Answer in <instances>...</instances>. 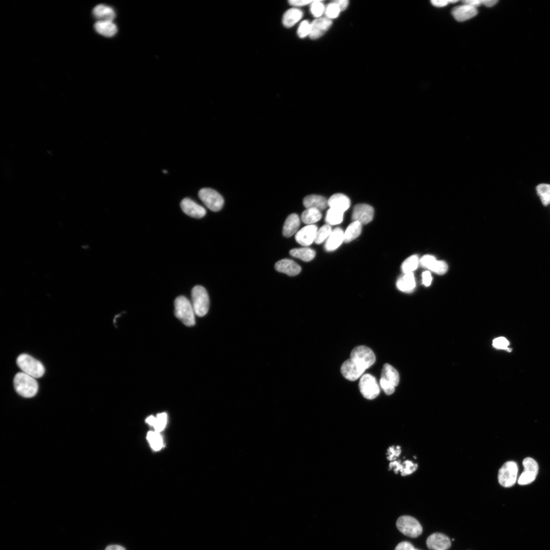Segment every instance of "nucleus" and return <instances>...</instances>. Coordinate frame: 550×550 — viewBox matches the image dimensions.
Instances as JSON below:
<instances>
[{"label":"nucleus","instance_id":"38","mask_svg":"<svg viewBox=\"0 0 550 550\" xmlns=\"http://www.w3.org/2000/svg\"><path fill=\"white\" fill-rule=\"evenodd\" d=\"M338 5L335 2L332 3L328 5L325 10L326 18L332 20L338 17L341 12Z\"/></svg>","mask_w":550,"mask_h":550},{"label":"nucleus","instance_id":"14","mask_svg":"<svg viewBox=\"0 0 550 550\" xmlns=\"http://www.w3.org/2000/svg\"><path fill=\"white\" fill-rule=\"evenodd\" d=\"M332 25V21L331 20L326 17L316 19L310 23V31L309 36L313 40H317L324 35Z\"/></svg>","mask_w":550,"mask_h":550},{"label":"nucleus","instance_id":"40","mask_svg":"<svg viewBox=\"0 0 550 550\" xmlns=\"http://www.w3.org/2000/svg\"><path fill=\"white\" fill-rule=\"evenodd\" d=\"M167 421V415L165 413L159 414L156 417L155 424L153 426L155 431L160 433L165 427Z\"/></svg>","mask_w":550,"mask_h":550},{"label":"nucleus","instance_id":"29","mask_svg":"<svg viewBox=\"0 0 550 550\" xmlns=\"http://www.w3.org/2000/svg\"><path fill=\"white\" fill-rule=\"evenodd\" d=\"M362 226L357 221L350 224L344 232V242L348 243L357 238L361 233Z\"/></svg>","mask_w":550,"mask_h":550},{"label":"nucleus","instance_id":"15","mask_svg":"<svg viewBox=\"0 0 550 550\" xmlns=\"http://www.w3.org/2000/svg\"><path fill=\"white\" fill-rule=\"evenodd\" d=\"M180 207L182 211L186 215L194 218H202L207 213L204 207L188 198L183 199L181 201Z\"/></svg>","mask_w":550,"mask_h":550},{"label":"nucleus","instance_id":"33","mask_svg":"<svg viewBox=\"0 0 550 550\" xmlns=\"http://www.w3.org/2000/svg\"><path fill=\"white\" fill-rule=\"evenodd\" d=\"M536 191L542 205L546 207L550 204V185L541 183L536 187Z\"/></svg>","mask_w":550,"mask_h":550},{"label":"nucleus","instance_id":"18","mask_svg":"<svg viewBox=\"0 0 550 550\" xmlns=\"http://www.w3.org/2000/svg\"><path fill=\"white\" fill-rule=\"evenodd\" d=\"M420 262L423 267L439 274L445 273L448 270V265L445 261L437 260L432 255L423 256Z\"/></svg>","mask_w":550,"mask_h":550},{"label":"nucleus","instance_id":"17","mask_svg":"<svg viewBox=\"0 0 550 550\" xmlns=\"http://www.w3.org/2000/svg\"><path fill=\"white\" fill-rule=\"evenodd\" d=\"M318 230L315 225H307L297 232L295 239L300 245L309 246L315 242Z\"/></svg>","mask_w":550,"mask_h":550},{"label":"nucleus","instance_id":"31","mask_svg":"<svg viewBox=\"0 0 550 550\" xmlns=\"http://www.w3.org/2000/svg\"><path fill=\"white\" fill-rule=\"evenodd\" d=\"M322 217L321 211L315 209H307L301 215L302 221L308 225L318 222Z\"/></svg>","mask_w":550,"mask_h":550},{"label":"nucleus","instance_id":"24","mask_svg":"<svg viewBox=\"0 0 550 550\" xmlns=\"http://www.w3.org/2000/svg\"><path fill=\"white\" fill-rule=\"evenodd\" d=\"M97 33L106 37L114 36L118 32V28L114 22L98 21L94 26Z\"/></svg>","mask_w":550,"mask_h":550},{"label":"nucleus","instance_id":"36","mask_svg":"<svg viewBox=\"0 0 550 550\" xmlns=\"http://www.w3.org/2000/svg\"><path fill=\"white\" fill-rule=\"evenodd\" d=\"M332 230L330 225L326 224L318 230L315 242L321 244L328 239Z\"/></svg>","mask_w":550,"mask_h":550},{"label":"nucleus","instance_id":"5","mask_svg":"<svg viewBox=\"0 0 550 550\" xmlns=\"http://www.w3.org/2000/svg\"><path fill=\"white\" fill-rule=\"evenodd\" d=\"M400 375L393 366L385 364L382 371L380 385L387 395H391L395 391V388L399 385Z\"/></svg>","mask_w":550,"mask_h":550},{"label":"nucleus","instance_id":"23","mask_svg":"<svg viewBox=\"0 0 550 550\" xmlns=\"http://www.w3.org/2000/svg\"><path fill=\"white\" fill-rule=\"evenodd\" d=\"M344 242V232L340 228L332 230L327 240L325 248L327 251L331 252L337 249Z\"/></svg>","mask_w":550,"mask_h":550},{"label":"nucleus","instance_id":"54","mask_svg":"<svg viewBox=\"0 0 550 550\" xmlns=\"http://www.w3.org/2000/svg\"><path fill=\"white\" fill-rule=\"evenodd\" d=\"M457 2L458 1H453V0H451V1H448L449 4H455L457 3Z\"/></svg>","mask_w":550,"mask_h":550},{"label":"nucleus","instance_id":"35","mask_svg":"<svg viewBox=\"0 0 550 550\" xmlns=\"http://www.w3.org/2000/svg\"><path fill=\"white\" fill-rule=\"evenodd\" d=\"M419 264V258L417 255H412L408 258L403 262L402 269L405 273L412 272L416 269Z\"/></svg>","mask_w":550,"mask_h":550},{"label":"nucleus","instance_id":"42","mask_svg":"<svg viewBox=\"0 0 550 550\" xmlns=\"http://www.w3.org/2000/svg\"><path fill=\"white\" fill-rule=\"evenodd\" d=\"M310 31V23L308 21L302 22L299 26L298 34L301 38H303L309 35Z\"/></svg>","mask_w":550,"mask_h":550},{"label":"nucleus","instance_id":"28","mask_svg":"<svg viewBox=\"0 0 550 550\" xmlns=\"http://www.w3.org/2000/svg\"><path fill=\"white\" fill-rule=\"evenodd\" d=\"M303 17V12L297 9L288 11L284 16L283 22L284 26L291 28L297 24Z\"/></svg>","mask_w":550,"mask_h":550},{"label":"nucleus","instance_id":"30","mask_svg":"<svg viewBox=\"0 0 550 550\" xmlns=\"http://www.w3.org/2000/svg\"><path fill=\"white\" fill-rule=\"evenodd\" d=\"M290 254L292 256L306 262L312 260L316 256L315 251L306 247L292 249L290 252Z\"/></svg>","mask_w":550,"mask_h":550},{"label":"nucleus","instance_id":"10","mask_svg":"<svg viewBox=\"0 0 550 550\" xmlns=\"http://www.w3.org/2000/svg\"><path fill=\"white\" fill-rule=\"evenodd\" d=\"M518 468L517 464L509 461L505 463L499 470L498 481L500 485L505 488L513 487L517 480Z\"/></svg>","mask_w":550,"mask_h":550},{"label":"nucleus","instance_id":"52","mask_svg":"<svg viewBox=\"0 0 550 550\" xmlns=\"http://www.w3.org/2000/svg\"><path fill=\"white\" fill-rule=\"evenodd\" d=\"M105 550H126V549L123 546L113 544L108 545Z\"/></svg>","mask_w":550,"mask_h":550},{"label":"nucleus","instance_id":"7","mask_svg":"<svg viewBox=\"0 0 550 550\" xmlns=\"http://www.w3.org/2000/svg\"><path fill=\"white\" fill-rule=\"evenodd\" d=\"M350 359L365 370L369 369L376 362V356L373 351L370 348L363 345L357 346L352 349Z\"/></svg>","mask_w":550,"mask_h":550},{"label":"nucleus","instance_id":"37","mask_svg":"<svg viewBox=\"0 0 550 550\" xmlns=\"http://www.w3.org/2000/svg\"><path fill=\"white\" fill-rule=\"evenodd\" d=\"M325 10L324 4L321 1H314L311 4V13L317 19L321 18Z\"/></svg>","mask_w":550,"mask_h":550},{"label":"nucleus","instance_id":"3","mask_svg":"<svg viewBox=\"0 0 550 550\" xmlns=\"http://www.w3.org/2000/svg\"><path fill=\"white\" fill-rule=\"evenodd\" d=\"M17 364L22 372L35 378L42 377L45 369L38 360L28 354H21L17 358Z\"/></svg>","mask_w":550,"mask_h":550},{"label":"nucleus","instance_id":"19","mask_svg":"<svg viewBox=\"0 0 550 550\" xmlns=\"http://www.w3.org/2000/svg\"><path fill=\"white\" fill-rule=\"evenodd\" d=\"M274 267L278 271L290 277L296 276L301 271V266L293 260L289 259L280 260L275 264Z\"/></svg>","mask_w":550,"mask_h":550},{"label":"nucleus","instance_id":"49","mask_svg":"<svg viewBox=\"0 0 550 550\" xmlns=\"http://www.w3.org/2000/svg\"><path fill=\"white\" fill-rule=\"evenodd\" d=\"M341 12L345 11L348 7L349 2L347 0H337L335 2Z\"/></svg>","mask_w":550,"mask_h":550},{"label":"nucleus","instance_id":"13","mask_svg":"<svg viewBox=\"0 0 550 550\" xmlns=\"http://www.w3.org/2000/svg\"><path fill=\"white\" fill-rule=\"evenodd\" d=\"M365 370L351 359L345 361L341 366V372L348 380L354 381L361 377Z\"/></svg>","mask_w":550,"mask_h":550},{"label":"nucleus","instance_id":"39","mask_svg":"<svg viewBox=\"0 0 550 550\" xmlns=\"http://www.w3.org/2000/svg\"><path fill=\"white\" fill-rule=\"evenodd\" d=\"M418 468V465L411 461H405L402 464L400 473L403 477L409 476L414 473Z\"/></svg>","mask_w":550,"mask_h":550},{"label":"nucleus","instance_id":"25","mask_svg":"<svg viewBox=\"0 0 550 550\" xmlns=\"http://www.w3.org/2000/svg\"><path fill=\"white\" fill-rule=\"evenodd\" d=\"M303 205L307 209H315L320 211L325 210L328 206L327 199L318 195L306 197L303 200Z\"/></svg>","mask_w":550,"mask_h":550},{"label":"nucleus","instance_id":"20","mask_svg":"<svg viewBox=\"0 0 550 550\" xmlns=\"http://www.w3.org/2000/svg\"><path fill=\"white\" fill-rule=\"evenodd\" d=\"M478 14L477 9L463 5L455 7L452 10V15L458 22H464L476 17Z\"/></svg>","mask_w":550,"mask_h":550},{"label":"nucleus","instance_id":"9","mask_svg":"<svg viewBox=\"0 0 550 550\" xmlns=\"http://www.w3.org/2000/svg\"><path fill=\"white\" fill-rule=\"evenodd\" d=\"M359 387L361 394L366 399H375L380 392L376 378L370 374H365L361 377Z\"/></svg>","mask_w":550,"mask_h":550},{"label":"nucleus","instance_id":"32","mask_svg":"<svg viewBox=\"0 0 550 550\" xmlns=\"http://www.w3.org/2000/svg\"><path fill=\"white\" fill-rule=\"evenodd\" d=\"M343 213L339 211L330 209L327 211L325 218L327 224L331 226L341 223L343 221Z\"/></svg>","mask_w":550,"mask_h":550},{"label":"nucleus","instance_id":"51","mask_svg":"<svg viewBox=\"0 0 550 550\" xmlns=\"http://www.w3.org/2000/svg\"><path fill=\"white\" fill-rule=\"evenodd\" d=\"M431 4L437 8H443L448 5V1H431Z\"/></svg>","mask_w":550,"mask_h":550},{"label":"nucleus","instance_id":"53","mask_svg":"<svg viewBox=\"0 0 550 550\" xmlns=\"http://www.w3.org/2000/svg\"><path fill=\"white\" fill-rule=\"evenodd\" d=\"M155 419L156 417L153 416H150L146 419V422L149 424L153 426L155 424Z\"/></svg>","mask_w":550,"mask_h":550},{"label":"nucleus","instance_id":"6","mask_svg":"<svg viewBox=\"0 0 550 550\" xmlns=\"http://www.w3.org/2000/svg\"><path fill=\"white\" fill-rule=\"evenodd\" d=\"M397 527L401 533L411 538L418 537L423 531L420 523L415 518L409 516L399 518L397 522Z\"/></svg>","mask_w":550,"mask_h":550},{"label":"nucleus","instance_id":"41","mask_svg":"<svg viewBox=\"0 0 550 550\" xmlns=\"http://www.w3.org/2000/svg\"><path fill=\"white\" fill-rule=\"evenodd\" d=\"M402 450L400 446H393L387 450V459L391 462L396 461L401 454Z\"/></svg>","mask_w":550,"mask_h":550},{"label":"nucleus","instance_id":"45","mask_svg":"<svg viewBox=\"0 0 550 550\" xmlns=\"http://www.w3.org/2000/svg\"><path fill=\"white\" fill-rule=\"evenodd\" d=\"M313 1H307V0H292L289 2V4L294 7H301L308 5H311Z\"/></svg>","mask_w":550,"mask_h":550},{"label":"nucleus","instance_id":"47","mask_svg":"<svg viewBox=\"0 0 550 550\" xmlns=\"http://www.w3.org/2000/svg\"><path fill=\"white\" fill-rule=\"evenodd\" d=\"M462 3L463 5L468 6L476 9L482 5V1H480V0H465Z\"/></svg>","mask_w":550,"mask_h":550},{"label":"nucleus","instance_id":"34","mask_svg":"<svg viewBox=\"0 0 550 550\" xmlns=\"http://www.w3.org/2000/svg\"><path fill=\"white\" fill-rule=\"evenodd\" d=\"M147 438L153 450L158 451L163 447V441L160 433L156 431H149Z\"/></svg>","mask_w":550,"mask_h":550},{"label":"nucleus","instance_id":"48","mask_svg":"<svg viewBox=\"0 0 550 550\" xmlns=\"http://www.w3.org/2000/svg\"><path fill=\"white\" fill-rule=\"evenodd\" d=\"M402 464L400 461L391 462L389 465V469L394 470L396 474L400 472Z\"/></svg>","mask_w":550,"mask_h":550},{"label":"nucleus","instance_id":"44","mask_svg":"<svg viewBox=\"0 0 550 550\" xmlns=\"http://www.w3.org/2000/svg\"><path fill=\"white\" fill-rule=\"evenodd\" d=\"M395 550H416V548L410 542L403 541L396 546Z\"/></svg>","mask_w":550,"mask_h":550},{"label":"nucleus","instance_id":"1","mask_svg":"<svg viewBox=\"0 0 550 550\" xmlns=\"http://www.w3.org/2000/svg\"><path fill=\"white\" fill-rule=\"evenodd\" d=\"M14 384L16 392L25 398L34 397L38 390V384L36 379L23 372L16 374Z\"/></svg>","mask_w":550,"mask_h":550},{"label":"nucleus","instance_id":"11","mask_svg":"<svg viewBox=\"0 0 550 550\" xmlns=\"http://www.w3.org/2000/svg\"><path fill=\"white\" fill-rule=\"evenodd\" d=\"M523 465L524 471L519 478L518 483L520 485H529L535 481L538 474V465L531 457L526 458Z\"/></svg>","mask_w":550,"mask_h":550},{"label":"nucleus","instance_id":"50","mask_svg":"<svg viewBox=\"0 0 550 550\" xmlns=\"http://www.w3.org/2000/svg\"><path fill=\"white\" fill-rule=\"evenodd\" d=\"M482 3V5L486 7L492 8L495 6L498 3V1H497V0H483Z\"/></svg>","mask_w":550,"mask_h":550},{"label":"nucleus","instance_id":"26","mask_svg":"<svg viewBox=\"0 0 550 550\" xmlns=\"http://www.w3.org/2000/svg\"><path fill=\"white\" fill-rule=\"evenodd\" d=\"M300 225L299 216L296 214L290 215L286 220L283 227V234L290 238L297 233Z\"/></svg>","mask_w":550,"mask_h":550},{"label":"nucleus","instance_id":"46","mask_svg":"<svg viewBox=\"0 0 550 550\" xmlns=\"http://www.w3.org/2000/svg\"><path fill=\"white\" fill-rule=\"evenodd\" d=\"M432 281V278L430 272L426 271L422 273V282L423 284L426 287H428L430 285Z\"/></svg>","mask_w":550,"mask_h":550},{"label":"nucleus","instance_id":"12","mask_svg":"<svg viewBox=\"0 0 550 550\" xmlns=\"http://www.w3.org/2000/svg\"><path fill=\"white\" fill-rule=\"evenodd\" d=\"M374 216V210L372 207L366 204H358L353 208L352 219L362 225L370 223Z\"/></svg>","mask_w":550,"mask_h":550},{"label":"nucleus","instance_id":"16","mask_svg":"<svg viewBox=\"0 0 550 550\" xmlns=\"http://www.w3.org/2000/svg\"><path fill=\"white\" fill-rule=\"evenodd\" d=\"M426 544L430 550H447L451 547V543L449 538L446 535L435 533L427 538Z\"/></svg>","mask_w":550,"mask_h":550},{"label":"nucleus","instance_id":"2","mask_svg":"<svg viewBox=\"0 0 550 550\" xmlns=\"http://www.w3.org/2000/svg\"><path fill=\"white\" fill-rule=\"evenodd\" d=\"M175 315L182 323L191 327L195 324V311L192 304L185 297H177L174 303Z\"/></svg>","mask_w":550,"mask_h":550},{"label":"nucleus","instance_id":"22","mask_svg":"<svg viewBox=\"0 0 550 550\" xmlns=\"http://www.w3.org/2000/svg\"><path fill=\"white\" fill-rule=\"evenodd\" d=\"M330 209H335L344 213L350 207L349 199L343 194L338 193L332 195L328 201Z\"/></svg>","mask_w":550,"mask_h":550},{"label":"nucleus","instance_id":"8","mask_svg":"<svg viewBox=\"0 0 550 550\" xmlns=\"http://www.w3.org/2000/svg\"><path fill=\"white\" fill-rule=\"evenodd\" d=\"M199 196L205 206L212 211L219 212L223 207L224 201L223 197L213 189H202L199 192Z\"/></svg>","mask_w":550,"mask_h":550},{"label":"nucleus","instance_id":"43","mask_svg":"<svg viewBox=\"0 0 550 550\" xmlns=\"http://www.w3.org/2000/svg\"><path fill=\"white\" fill-rule=\"evenodd\" d=\"M508 341L504 337H499L493 340V346L498 349H506L510 351L511 349L508 348L509 345Z\"/></svg>","mask_w":550,"mask_h":550},{"label":"nucleus","instance_id":"21","mask_svg":"<svg viewBox=\"0 0 550 550\" xmlns=\"http://www.w3.org/2000/svg\"><path fill=\"white\" fill-rule=\"evenodd\" d=\"M93 14L98 21L114 22L116 17L114 10L105 5L96 6L93 10Z\"/></svg>","mask_w":550,"mask_h":550},{"label":"nucleus","instance_id":"4","mask_svg":"<svg viewBox=\"0 0 550 550\" xmlns=\"http://www.w3.org/2000/svg\"><path fill=\"white\" fill-rule=\"evenodd\" d=\"M192 305L195 315L200 317L208 312L210 299L207 290L202 286H195L192 291Z\"/></svg>","mask_w":550,"mask_h":550},{"label":"nucleus","instance_id":"55","mask_svg":"<svg viewBox=\"0 0 550 550\" xmlns=\"http://www.w3.org/2000/svg\"><path fill=\"white\" fill-rule=\"evenodd\" d=\"M416 550H419V549H416Z\"/></svg>","mask_w":550,"mask_h":550},{"label":"nucleus","instance_id":"27","mask_svg":"<svg viewBox=\"0 0 550 550\" xmlns=\"http://www.w3.org/2000/svg\"><path fill=\"white\" fill-rule=\"evenodd\" d=\"M398 289L405 293H411L415 288L416 282L413 272L405 273L397 283Z\"/></svg>","mask_w":550,"mask_h":550}]
</instances>
